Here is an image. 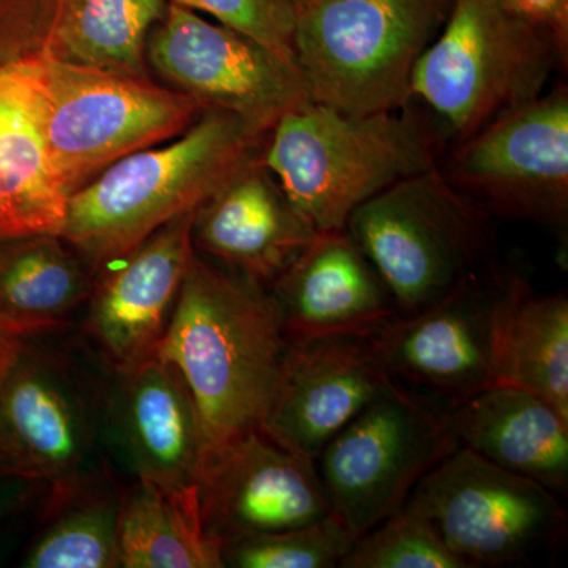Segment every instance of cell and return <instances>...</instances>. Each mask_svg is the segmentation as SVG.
<instances>
[{
	"instance_id": "cell-31",
	"label": "cell",
	"mask_w": 568,
	"mask_h": 568,
	"mask_svg": "<svg viewBox=\"0 0 568 568\" xmlns=\"http://www.w3.org/2000/svg\"><path fill=\"white\" fill-rule=\"evenodd\" d=\"M523 20L547 32L568 58V0H504Z\"/></svg>"
},
{
	"instance_id": "cell-7",
	"label": "cell",
	"mask_w": 568,
	"mask_h": 568,
	"mask_svg": "<svg viewBox=\"0 0 568 568\" xmlns=\"http://www.w3.org/2000/svg\"><path fill=\"white\" fill-rule=\"evenodd\" d=\"M448 9L450 0H302L294 54L310 97L347 114L402 110Z\"/></svg>"
},
{
	"instance_id": "cell-29",
	"label": "cell",
	"mask_w": 568,
	"mask_h": 568,
	"mask_svg": "<svg viewBox=\"0 0 568 568\" xmlns=\"http://www.w3.org/2000/svg\"><path fill=\"white\" fill-rule=\"evenodd\" d=\"M252 37L290 63L294 54V6L290 0H170Z\"/></svg>"
},
{
	"instance_id": "cell-15",
	"label": "cell",
	"mask_w": 568,
	"mask_h": 568,
	"mask_svg": "<svg viewBox=\"0 0 568 568\" xmlns=\"http://www.w3.org/2000/svg\"><path fill=\"white\" fill-rule=\"evenodd\" d=\"M193 213L97 268L77 328L111 369L132 368L159 354L192 260Z\"/></svg>"
},
{
	"instance_id": "cell-22",
	"label": "cell",
	"mask_w": 568,
	"mask_h": 568,
	"mask_svg": "<svg viewBox=\"0 0 568 568\" xmlns=\"http://www.w3.org/2000/svg\"><path fill=\"white\" fill-rule=\"evenodd\" d=\"M95 272L61 234L0 239V324L20 336L77 325Z\"/></svg>"
},
{
	"instance_id": "cell-32",
	"label": "cell",
	"mask_w": 568,
	"mask_h": 568,
	"mask_svg": "<svg viewBox=\"0 0 568 568\" xmlns=\"http://www.w3.org/2000/svg\"><path fill=\"white\" fill-rule=\"evenodd\" d=\"M47 485L0 470V521L40 504L47 496Z\"/></svg>"
},
{
	"instance_id": "cell-25",
	"label": "cell",
	"mask_w": 568,
	"mask_h": 568,
	"mask_svg": "<svg viewBox=\"0 0 568 568\" xmlns=\"http://www.w3.org/2000/svg\"><path fill=\"white\" fill-rule=\"evenodd\" d=\"M104 477L47 493L40 526L22 556L26 568H119L123 487Z\"/></svg>"
},
{
	"instance_id": "cell-16",
	"label": "cell",
	"mask_w": 568,
	"mask_h": 568,
	"mask_svg": "<svg viewBox=\"0 0 568 568\" xmlns=\"http://www.w3.org/2000/svg\"><path fill=\"white\" fill-rule=\"evenodd\" d=\"M394 384L372 335L290 339L263 432L316 462Z\"/></svg>"
},
{
	"instance_id": "cell-10",
	"label": "cell",
	"mask_w": 568,
	"mask_h": 568,
	"mask_svg": "<svg viewBox=\"0 0 568 568\" xmlns=\"http://www.w3.org/2000/svg\"><path fill=\"white\" fill-rule=\"evenodd\" d=\"M559 495L465 447L440 459L406 503L432 523L466 568L515 566L566 537Z\"/></svg>"
},
{
	"instance_id": "cell-13",
	"label": "cell",
	"mask_w": 568,
	"mask_h": 568,
	"mask_svg": "<svg viewBox=\"0 0 568 568\" xmlns=\"http://www.w3.org/2000/svg\"><path fill=\"white\" fill-rule=\"evenodd\" d=\"M515 275L496 264L435 304L396 313L373 332L394 383L440 410L495 386L500 313Z\"/></svg>"
},
{
	"instance_id": "cell-30",
	"label": "cell",
	"mask_w": 568,
	"mask_h": 568,
	"mask_svg": "<svg viewBox=\"0 0 568 568\" xmlns=\"http://www.w3.org/2000/svg\"><path fill=\"white\" fill-rule=\"evenodd\" d=\"M62 0H0V67L47 52Z\"/></svg>"
},
{
	"instance_id": "cell-34",
	"label": "cell",
	"mask_w": 568,
	"mask_h": 568,
	"mask_svg": "<svg viewBox=\"0 0 568 568\" xmlns=\"http://www.w3.org/2000/svg\"><path fill=\"white\" fill-rule=\"evenodd\" d=\"M291 3H293V6H297L298 2H302V0H290Z\"/></svg>"
},
{
	"instance_id": "cell-14",
	"label": "cell",
	"mask_w": 568,
	"mask_h": 568,
	"mask_svg": "<svg viewBox=\"0 0 568 568\" xmlns=\"http://www.w3.org/2000/svg\"><path fill=\"white\" fill-rule=\"evenodd\" d=\"M196 487L205 532L222 545L332 515L316 462L261 428L205 452Z\"/></svg>"
},
{
	"instance_id": "cell-17",
	"label": "cell",
	"mask_w": 568,
	"mask_h": 568,
	"mask_svg": "<svg viewBox=\"0 0 568 568\" xmlns=\"http://www.w3.org/2000/svg\"><path fill=\"white\" fill-rule=\"evenodd\" d=\"M104 435L123 481L196 487L207 450L203 426L181 373L159 355L111 369Z\"/></svg>"
},
{
	"instance_id": "cell-2",
	"label": "cell",
	"mask_w": 568,
	"mask_h": 568,
	"mask_svg": "<svg viewBox=\"0 0 568 568\" xmlns=\"http://www.w3.org/2000/svg\"><path fill=\"white\" fill-rule=\"evenodd\" d=\"M268 133L205 110L174 140L112 163L67 200L61 235L97 268L204 201L261 159Z\"/></svg>"
},
{
	"instance_id": "cell-3",
	"label": "cell",
	"mask_w": 568,
	"mask_h": 568,
	"mask_svg": "<svg viewBox=\"0 0 568 568\" xmlns=\"http://www.w3.org/2000/svg\"><path fill=\"white\" fill-rule=\"evenodd\" d=\"M446 149L443 130L414 100L402 110L358 115L310 99L275 123L263 162L321 233L345 230L358 205L433 170Z\"/></svg>"
},
{
	"instance_id": "cell-1",
	"label": "cell",
	"mask_w": 568,
	"mask_h": 568,
	"mask_svg": "<svg viewBox=\"0 0 568 568\" xmlns=\"http://www.w3.org/2000/svg\"><path fill=\"white\" fill-rule=\"evenodd\" d=\"M287 345L271 290L193 250L156 355L185 381L207 450L263 428Z\"/></svg>"
},
{
	"instance_id": "cell-5",
	"label": "cell",
	"mask_w": 568,
	"mask_h": 568,
	"mask_svg": "<svg viewBox=\"0 0 568 568\" xmlns=\"http://www.w3.org/2000/svg\"><path fill=\"white\" fill-rule=\"evenodd\" d=\"M567 65L555 40L504 0H450L443 28L417 61L410 95L448 148L538 99Z\"/></svg>"
},
{
	"instance_id": "cell-20",
	"label": "cell",
	"mask_w": 568,
	"mask_h": 568,
	"mask_svg": "<svg viewBox=\"0 0 568 568\" xmlns=\"http://www.w3.org/2000/svg\"><path fill=\"white\" fill-rule=\"evenodd\" d=\"M459 447L566 495L568 418L525 388L495 384L446 410Z\"/></svg>"
},
{
	"instance_id": "cell-4",
	"label": "cell",
	"mask_w": 568,
	"mask_h": 568,
	"mask_svg": "<svg viewBox=\"0 0 568 568\" xmlns=\"http://www.w3.org/2000/svg\"><path fill=\"white\" fill-rule=\"evenodd\" d=\"M110 377L77 325L22 336L0 381V470L50 493L119 477L104 435Z\"/></svg>"
},
{
	"instance_id": "cell-19",
	"label": "cell",
	"mask_w": 568,
	"mask_h": 568,
	"mask_svg": "<svg viewBox=\"0 0 568 568\" xmlns=\"http://www.w3.org/2000/svg\"><path fill=\"white\" fill-rule=\"evenodd\" d=\"M268 290L287 339L372 335L396 315L386 284L346 230L317 233Z\"/></svg>"
},
{
	"instance_id": "cell-24",
	"label": "cell",
	"mask_w": 568,
	"mask_h": 568,
	"mask_svg": "<svg viewBox=\"0 0 568 568\" xmlns=\"http://www.w3.org/2000/svg\"><path fill=\"white\" fill-rule=\"evenodd\" d=\"M119 568H224L222 544L201 521L197 487L126 481Z\"/></svg>"
},
{
	"instance_id": "cell-12",
	"label": "cell",
	"mask_w": 568,
	"mask_h": 568,
	"mask_svg": "<svg viewBox=\"0 0 568 568\" xmlns=\"http://www.w3.org/2000/svg\"><path fill=\"white\" fill-rule=\"evenodd\" d=\"M153 80L260 132L312 99L301 70L245 33L171 3L145 48Z\"/></svg>"
},
{
	"instance_id": "cell-18",
	"label": "cell",
	"mask_w": 568,
	"mask_h": 568,
	"mask_svg": "<svg viewBox=\"0 0 568 568\" xmlns=\"http://www.w3.org/2000/svg\"><path fill=\"white\" fill-rule=\"evenodd\" d=\"M317 231L254 160L193 213L192 242L220 267L271 287Z\"/></svg>"
},
{
	"instance_id": "cell-21",
	"label": "cell",
	"mask_w": 568,
	"mask_h": 568,
	"mask_svg": "<svg viewBox=\"0 0 568 568\" xmlns=\"http://www.w3.org/2000/svg\"><path fill=\"white\" fill-rule=\"evenodd\" d=\"M65 209L37 123L28 65L0 67V239L61 234Z\"/></svg>"
},
{
	"instance_id": "cell-23",
	"label": "cell",
	"mask_w": 568,
	"mask_h": 568,
	"mask_svg": "<svg viewBox=\"0 0 568 568\" xmlns=\"http://www.w3.org/2000/svg\"><path fill=\"white\" fill-rule=\"evenodd\" d=\"M496 384L525 388L568 418V298L521 275L508 290L496 345Z\"/></svg>"
},
{
	"instance_id": "cell-11",
	"label": "cell",
	"mask_w": 568,
	"mask_h": 568,
	"mask_svg": "<svg viewBox=\"0 0 568 568\" xmlns=\"http://www.w3.org/2000/svg\"><path fill=\"white\" fill-rule=\"evenodd\" d=\"M437 170L491 219L521 220L566 233V82L448 145Z\"/></svg>"
},
{
	"instance_id": "cell-26",
	"label": "cell",
	"mask_w": 568,
	"mask_h": 568,
	"mask_svg": "<svg viewBox=\"0 0 568 568\" xmlns=\"http://www.w3.org/2000/svg\"><path fill=\"white\" fill-rule=\"evenodd\" d=\"M170 0H62L44 54L59 61L149 78V36Z\"/></svg>"
},
{
	"instance_id": "cell-27",
	"label": "cell",
	"mask_w": 568,
	"mask_h": 568,
	"mask_svg": "<svg viewBox=\"0 0 568 568\" xmlns=\"http://www.w3.org/2000/svg\"><path fill=\"white\" fill-rule=\"evenodd\" d=\"M354 540L353 534L332 514L301 528L224 541L223 567L335 568Z\"/></svg>"
},
{
	"instance_id": "cell-8",
	"label": "cell",
	"mask_w": 568,
	"mask_h": 568,
	"mask_svg": "<svg viewBox=\"0 0 568 568\" xmlns=\"http://www.w3.org/2000/svg\"><path fill=\"white\" fill-rule=\"evenodd\" d=\"M491 220L436 166L369 197L345 230L386 284L396 313L409 315L499 264Z\"/></svg>"
},
{
	"instance_id": "cell-33",
	"label": "cell",
	"mask_w": 568,
	"mask_h": 568,
	"mask_svg": "<svg viewBox=\"0 0 568 568\" xmlns=\"http://www.w3.org/2000/svg\"><path fill=\"white\" fill-rule=\"evenodd\" d=\"M22 336L0 324V381L6 377L20 353Z\"/></svg>"
},
{
	"instance_id": "cell-9",
	"label": "cell",
	"mask_w": 568,
	"mask_h": 568,
	"mask_svg": "<svg viewBox=\"0 0 568 568\" xmlns=\"http://www.w3.org/2000/svg\"><path fill=\"white\" fill-rule=\"evenodd\" d=\"M457 447L446 410L394 383L325 446L316 467L332 514L357 538L405 506Z\"/></svg>"
},
{
	"instance_id": "cell-6",
	"label": "cell",
	"mask_w": 568,
	"mask_h": 568,
	"mask_svg": "<svg viewBox=\"0 0 568 568\" xmlns=\"http://www.w3.org/2000/svg\"><path fill=\"white\" fill-rule=\"evenodd\" d=\"M26 65L48 163L67 200L112 163L174 140L204 111L149 78L47 54Z\"/></svg>"
},
{
	"instance_id": "cell-28",
	"label": "cell",
	"mask_w": 568,
	"mask_h": 568,
	"mask_svg": "<svg viewBox=\"0 0 568 568\" xmlns=\"http://www.w3.org/2000/svg\"><path fill=\"white\" fill-rule=\"evenodd\" d=\"M342 568H466L429 519L406 503L354 540Z\"/></svg>"
}]
</instances>
